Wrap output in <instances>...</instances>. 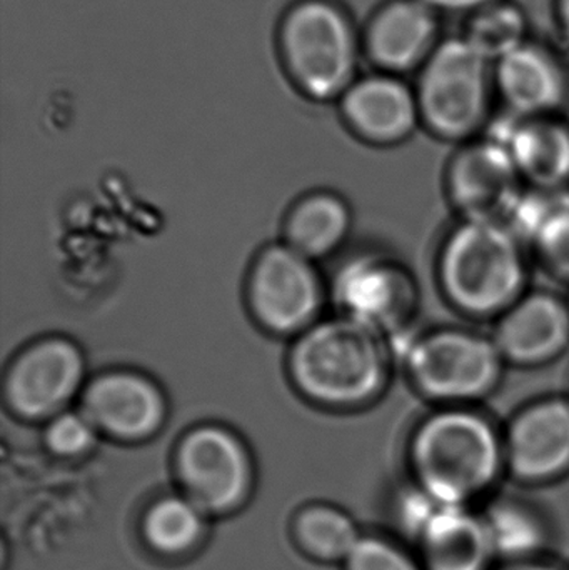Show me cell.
Listing matches in <instances>:
<instances>
[{
  "label": "cell",
  "mask_w": 569,
  "mask_h": 570,
  "mask_svg": "<svg viewBox=\"0 0 569 570\" xmlns=\"http://www.w3.org/2000/svg\"><path fill=\"white\" fill-rule=\"evenodd\" d=\"M347 570H424L420 558L384 539L363 538L346 559Z\"/></svg>",
  "instance_id": "cell-26"
},
{
  "label": "cell",
  "mask_w": 569,
  "mask_h": 570,
  "mask_svg": "<svg viewBox=\"0 0 569 570\" xmlns=\"http://www.w3.org/2000/svg\"><path fill=\"white\" fill-rule=\"evenodd\" d=\"M524 22L513 7H491L477 17L470 27L467 40L490 59H503L508 53L523 46Z\"/></svg>",
  "instance_id": "cell-25"
},
{
  "label": "cell",
  "mask_w": 569,
  "mask_h": 570,
  "mask_svg": "<svg viewBox=\"0 0 569 570\" xmlns=\"http://www.w3.org/2000/svg\"><path fill=\"white\" fill-rule=\"evenodd\" d=\"M297 531L304 544L324 559L346 561L363 539L353 521L333 509H313L301 515Z\"/></svg>",
  "instance_id": "cell-23"
},
{
  "label": "cell",
  "mask_w": 569,
  "mask_h": 570,
  "mask_svg": "<svg viewBox=\"0 0 569 570\" xmlns=\"http://www.w3.org/2000/svg\"><path fill=\"white\" fill-rule=\"evenodd\" d=\"M560 13L561 22H563L565 30H567L569 36V0H560Z\"/></svg>",
  "instance_id": "cell-30"
},
{
  "label": "cell",
  "mask_w": 569,
  "mask_h": 570,
  "mask_svg": "<svg viewBox=\"0 0 569 570\" xmlns=\"http://www.w3.org/2000/svg\"><path fill=\"white\" fill-rule=\"evenodd\" d=\"M393 354L387 338L346 317L304 331L291 354L297 387L331 409L367 407L386 392Z\"/></svg>",
  "instance_id": "cell-3"
},
{
  "label": "cell",
  "mask_w": 569,
  "mask_h": 570,
  "mask_svg": "<svg viewBox=\"0 0 569 570\" xmlns=\"http://www.w3.org/2000/svg\"><path fill=\"white\" fill-rule=\"evenodd\" d=\"M334 292L343 317L386 338L403 334L420 307L416 277L387 257L354 259L341 271Z\"/></svg>",
  "instance_id": "cell-7"
},
{
  "label": "cell",
  "mask_w": 569,
  "mask_h": 570,
  "mask_svg": "<svg viewBox=\"0 0 569 570\" xmlns=\"http://www.w3.org/2000/svg\"><path fill=\"white\" fill-rule=\"evenodd\" d=\"M284 50L301 86L317 99L340 94L353 72L350 23L330 3H303L291 13L284 26Z\"/></svg>",
  "instance_id": "cell-6"
},
{
  "label": "cell",
  "mask_w": 569,
  "mask_h": 570,
  "mask_svg": "<svg viewBox=\"0 0 569 570\" xmlns=\"http://www.w3.org/2000/svg\"><path fill=\"white\" fill-rule=\"evenodd\" d=\"M511 367L540 368L569 351V302L551 291H528L501 317L491 334Z\"/></svg>",
  "instance_id": "cell-12"
},
{
  "label": "cell",
  "mask_w": 569,
  "mask_h": 570,
  "mask_svg": "<svg viewBox=\"0 0 569 570\" xmlns=\"http://www.w3.org/2000/svg\"><path fill=\"white\" fill-rule=\"evenodd\" d=\"M493 570H565L560 566L551 564L543 559H528V561L501 562Z\"/></svg>",
  "instance_id": "cell-28"
},
{
  "label": "cell",
  "mask_w": 569,
  "mask_h": 570,
  "mask_svg": "<svg viewBox=\"0 0 569 570\" xmlns=\"http://www.w3.org/2000/svg\"><path fill=\"white\" fill-rule=\"evenodd\" d=\"M481 514L501 562L538 559L547 548L548 528L543 518L521 499H497Z\"/></svg>",
  "instance_id": "cell-21"
},
{
  "label": "cell",
  "mask_w": 569,
  "mask_h": 570,
  "mask_svg": "<svg viewBox=\"0 0 569 570\" xmlns=\"http://www.w3.org/2000/svg\"><path fill=\"white\" fill-rule=\"evenodd\" d=\"M444 187L460 219L504 223L527 189L507 147L494 139L461 149L448 166Z\"/></svg>",
  "instance_id": "cell-9"
},
{
  "label": "cell",
  "mask_w": 569,
  "mask_h": 570,
  "mask_svg": "<svg viewBox=\"0 0 569 570\" xmlns=\"http://www.w3.org/2000/svg\"><path fill=\"white\" fill-rule=\"evenodd\" d=\"M203 522L199 512L183 499H166L150 511L146 534L159 551L180 552L199 538Z\"/></svg>",
  "instance_id": "cell-24"
},
{
  "label": "cell",
  "mask_w": 569,
  "mask_h": 570,
  "mask_svg": "<svg viewBox=\"0 0 569 570\" xmlns=\"http://www.w3.org/2000/svg\"><path fill=\"white\" fill-rule=\"evenodd\" d=\"M523 179L540 190L569 189V127L547 117H528L511 124L500 137Z\"/></svg>",
  "instance_id": "cell-17"
},
{
  "label": "cell",
  "mask_w": 569,
  "mask_h": 570,
  "mask_svg": "<svg viewBox=\"0 0 569 570\" xmlns=\"http://www.w3.org/2000/svg\"><path fill=\"white\" fill-rule=\"evenodd\" d=\"M568 302H569V297H568Z\"/></svg>",
  "instance_id": "cell-31"
},
{
  "label": "cell",
  "mask_w": 569,
  "mask_h": 570,
  "mask_svg": "<svg viewBox=\"0 0 569 570\" xmlns=\"http://www.w3.org/2000/svg\"><path fill=\"white\" fill-rule=\"evenodd\" d=\"M498 80L507 102L521 116L541 117L560 106L565 87L553 60L521 46L500 60Z\"/></svg>",
  "instance_id": "cell-20"
},
{
  "label": "cell",
  "mask_w": 569,
  "mask_h": 570,
  "mask_svg": "<svg viewBox=\"0 0 569 570\" xmlns=\"http://www.w3.org/2000/svg\"><path fill=\"white\" fill-rule=\"evenodd\" d=\"M403 364L414 391L434 407H478L498 391L508 367L491 335L463 327L418 335Z\"/></svg>",
  "instance_id": "cell-4"
},
{
  "label": "cell",
  "mask_w": 569,
  "mask_h": 570,
  "mask_svg": "<svg viewBox=\"0 0 569 570\" xmlns=\"http://www.w3.org/2000/svg\"><path fill=\"white\" fill-rule=\"evenodd\" d=\"M84 379V358L72 342L47 338L27 348L7 374L10 409L29 421L57 417Z\"/></svg>",
  "instance_id": "cell-11"
},
{
  "label": "cell",
  "mask_w": 569,
  "mask_h": 570,
  "mask_svg": "<svg viewBox=\"0 0 569 570\" xmlns=\"http://www.w3.org/2000/svg\"><path fill=\"white\" fill-rule=\"evenodd\" d=\"M436 20L421 0H400L383 10L371 26L370 52L381 66L406 70L416 66L433 43Z\"/></svg>",
  "instance_id": "cell-19"
},
{
  "label": "cell",
  "mask_w": 569,
  "mask_h": 570,
  "mask_svg": "<svg viewBox=\"0 0 569 570\" xmlns=\"http://www.w3.org/2000/svg\"><path fill=\"white\" fill-rule=\"evenodd\" d=\"M424 570H493V542L481 512L444 505L416 542Z\"/></svg>",
  "instance_id": "cell-15"
},
{
  "label": "cell",
  "mask_w": 569,
  "mask_h": 570,
  "mask_svg": "<svg viewBox=\"0 0 569 570\" xmlns=\"http://www.w3.org/2000/svg\"><path fill=\"white\" fill-rule=\"evenodd\" d=\"M82 414L112 438L137 441L163 425L166 404L153 382L130 372H112L86 389Z\"/></svg>",
  "instance_id": "cell-14"
},
{
  "label": "cell",
  "mask_w": 569,
  "mask_h": 570,
  "mask_svg": "<svg viewBox=\"0 0 569 570\" xmlns=\"http://www.w3.org/2000/svg\"><path fill=\"white\" fill-rule=\"evenodd\" d=\"M487 102V57L467 39L443 43L421 77V119L441 139H467L483 122Z\"/></svg>",
  "instance_id": "cell-5"
},
{
  "label": "cell",
  "mask_w": 569,
  "mask_h": 570,
  "mask_svg": "<svg viewBox=\"0 0 569 570\" xmlns=\"http://www.w3.org/2000/svg\"><path fill=\"white\" fill-rule=\"evenodd\" d=\"M351 214L346 204L333 194L307 197L287 220L291 249L306 259H316L336 250L346 239Z\"/></svg>",
  "instance_id": "cell-22"
},
{
  "label": "cell",
  "mask_w": 569,
  "mask_h": 570,
  "mask_svg": "<svg viewBox=\"0 0 569 570\" xmlns=\"http://www.w3.org/2000/svg\"><path fill=\"white\" fill-rule=\"evenodd\" d=\"M343 109L347 122L363 139L381 146L403 142L421 119L416 97L390 77H371L351 87Z\"/></svg>",
  "instance_id": "cell-16"
},
{
  "label": "cell",
  "mask_w": 569,
  "mask_h": 570,
  "mask_svg": "<svg viewBox=\"0 0 569 570\" xmlns=\"http://www.w3.org/2000/svg\"><path fill=\"white\" fill-rule=\"evenodd\" d=\"M548 276L569 284V189H524L508 219Z\"/></svg>",
  "instance_id": "cell-18"
},
{
  "label": "cell",
  "mask_w": 569,
  "mask_h": 570,
  "mask_svg": "<svg viewBox=\"0 0 569 570\" xmlns=\"http://www.w3.org/2000/svg\"><path fill=\"white\" fill-rule=\"evenodd\" d=\"M528 250L504 220L460 219L438 250V287L464 317L494 322L530 291Z\"/></svg>",
  "instance_id": "cell-2"
},
{
  "label": "cell",
  "mask_w": 569,
  "mask_h": 570,
  "mask_svg": "<svg viewBox=\"0 0 569 570\" xmlns=\"http://www.w3.org/2000/svg\"><path fill=\"white\" fill-rule=\"evenodd\" d=\"M507 474L520 484L543 485L569 474V395L524 404L503 429Z\"/></svg>",
  "instance_id": "cell-8"
},
{
  "label": "cell",
  "mask_w": 569,
  "mask_h": 570,
  "mask_svg": "<svg viewBox=\"0 0 569 570\" xmlns=\"http://www.w3.org/2000/svg\"><path fill=\"white\" fill-rule=\"evenodd\" d=\"M96 441V428L84 414L62 412L50 421L46 442L50 451L63 458L82 454Z\"/></svg>",
  "instance_id": "cell-27"
},
{
  "label": "cell",
  "mask_w": 569,
  "mask_h": 570,
  "mask_svg": "<svg viewBox=\"0 0 569 570\" xmlns=\"http://www.w3.org/2000/svg\"><path fill=\"white\" fill-rule=\"evenodd\" d=\"M430 7H443V9H473L484 6L490 0H421Z\"/></svg>",
  "instance_id": "cell-29"
},
{
  "label": "cell",
  "mask_w": 569,
  "mask_h": 570,
  "mask_svg": "<svg viewBox=\"0 0 569 570\" xmlns=\"http://www.w3.org/2000/svg\"><path fill=\"white\" fill-rule=\"evenodd\" d=\"M408 464L431 498L471 508L507 474L503 429L478 407H434L414 425Z\"/></svg>",
  "instance_id": "cell-1"
},
{
  "label": "cell",
  "mask_w": 569,
  "mask_h": 570,
  "mask_svg": "<svg viewBox=\"0 0 569 570\" xmlns=\"http://www.w3.org/2000/svg\"><path fill=\"white\" fill-rule=\"evenodd\" d=\"M180 478L197 502L227 509L243 499L249 484V461L241 442L219 428L190 432L177 454Z\"/></svg>",
  "instance_id": "cell-13"
},
{
  "label": "cell",
  "mask_w": 569,
  "mask_h": 570,
  "mask_svg": "<svg viewBox=\"0 0 569 570\" xmlns=\"http://www.w3.org/2000/svg\"><path fill=\"white\" fill-rule=\"evenodd\" d=\"M249 298L257 321L277 334L307 331L321 307V285L310 259L290 246L267 249L254 266Z\"/></svg>",
  "instance_id": "cell-10"
}]
</instances>
